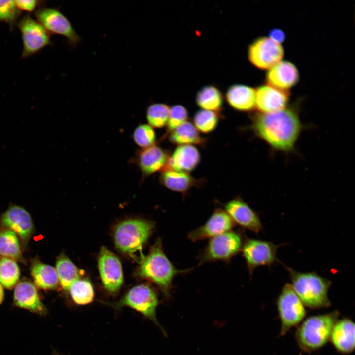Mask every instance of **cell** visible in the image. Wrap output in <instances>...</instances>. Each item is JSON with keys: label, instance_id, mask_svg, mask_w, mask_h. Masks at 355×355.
Returning a JSON list of instances; mask_svg holds the SVG:
<instances>
[{"label": "cell", "instance_id": "7402d4cb", "mask_svg": "<svg viewBox=\"0 0 355 355\" xmlns=\"http://www.w3.org/2000/svg\"><path fill=\"white\" fill-rule=\"evenodd\" d=\"M14 301L21 308L43 314L45 308L41 302L36 288L28 280L23 279L17 283L14 291Z\"/></svg>", "mask_w": 355, "mask_h": 355}, {"label": "cell", "instance_id": "d590c367", "mask_svg": "<svg viewBox=\"0 0 355 355\" xmlns=\"http://www.w3.org/2000/svg\"><path fill=\"white\" fill-rule=\"evenodd\" d=\"M188 113L185 107L176 105L170 108L167 126V133L174 130L187 121Z\"/></svg>", "mask_w": 355, "mask_h": 355}, {"label": "cell", "instance_id": "44dd1931", "mask_svg": "<svg viewBox=\"0 0 355 355\" xmlns=\"http://www.w3.org/2000/svg\"><path fill=\"white\" fill-rule=\"evenodd\" d=\"M200 154L194 145L178 146L170 155L166 170L187 172L194 170L200 162ZM164 171V170H163Z\"/></svg>", "mask_w": 355, "mask_h": 355}, {"label": "cell", "instance_id": "f35d334b", "mask_svg": "<svg viewBox=\"0 0 355 355\" xmlns=\"http://www.w3.org/2000/svg\"><path fill=\"white\" fill-rule=\"evenodd\" d=\"M4 298V291L2 285L0 283V304L2 303Z\"/></svg>", "mask_w": 355, "mask_h": 355}, {"label": "cell", "instance_id": "8992f818", "mask_svg": "<svg viewBox=\"0 0 355 355\" xmlns=\"http://www.w3.org/2000/svg\"><path fill=\"white\" fill-rule=\"evenodd\" d=\"M276 305L281 322L279 336H284L304 320L306 315V307L289 283L285 284L282 287Z\"/></svg>", "mask_w": 355, "mask_h": 355}, {"label": "cell", "instance_id": "ac0fdd59", "mask_svg": "<svg viewBox=\"0 0 355 355\" xmlns=\"http://www.w3.org/2000/svg\"><path fill=\"white\" fill-rule=\"evenodd\" d=\"M299 79L297 67L288 60H281L275 64L267 70L265 75L266 84L285 91L294 87Z\"/></svg>", "mask_w": 355, "mask_h": 355}, {"label": "cell", "instance_id": "4dcf8cb0", "mask_svg": "<svg viewBox=\"0 0 355 355\" xmlns=\"http://www.w3.org/2000/svg\"><path fill=\"white\" fill-rule=\"evenodd\" d=\"M169 111L170 107L166 104L157 103L150 105L146 113L148 124L153 128L165 127L168 123Z\"/></svg>", "mask_w": 355, "mask_h": 355}, {"label": "cell", "instance_id": "74e56055", "mask_svg": "<svg viewBox=\"0 0 355 355\" xmlns=\"http://www.w3.org/2000/svg\"><path fill=\"white\" fill-rule=\"evenodd\" d=\"M268 37L274 42L281 44L285 40L286 35L283 30L274 28L269 31Z\"/></svg>", "mask_w": 355, "mask_h": 355}, {"label": "cell", "instance_id": "4316f807", "mask_svg": "<svg viewBox=\"0 0 355 355\" xmlns=\"http://www.w3.org/2000/svg\"><path fill=\"white\" fill-rule=\"evenodd\" d=\"M197 105L203 110L219 114L223 108V97L220 91L213 85L202 87L196 96Z\"/></svg>", "mask_w": 355, "mask_h": 355}, {"label": "cell", "instance_id": "277c9868", "mask_svg": "<svg viewBox=\"0 0 355 355\" xmlns=\"http://www.w3.org/2000/svg\"><path fill=\"white\" fill-rule=\"evenodd\" d=\"M339 315V311L334 310L304 319L297 326L295 334L299 348L304 352L311 353L324 347L329 341Z\"/></svg>", "mask_w": 355, "mask_h": 355}, {"label": "cell", "instance_id": "83f0119b", "mask_svg": "<svg viewBox=\"0 0 355 355\" xmlns=\"http://www.w3.org/2000/svg\"><path fill=\"white\" fill-rule=\"evenodd\" d=\"M55 269L59 282L65 290H69L81 276L80 270L63 253L57 258Z\"/></svg>", "mask_w": 355, "mask_h": 355}, {"label": "cell", "instance_id": "3957f363", "mask_svg": "<svg viewBox=\"0 0 355 355\" xmlns=\"http://www.w3.org/2000/svg\"><path fill=\"white\" fill-rule=\"evenodd\" d=\"M291 281L294 292L304 306L310 309L330 307L328 290L332 282L315 272H301L284 266Z\"/></svg>", "mask_w": 355, "mask_h": 355}, {"label": "cell", "instance_id": "2e32d148", "mask_svg": "<svg viewBox=\"0 0 355 355\" xmlns=\"http://www.w3.org/2000/svg\"><path fill=\"white\" fill-rule=\"evenodd\" d=\"M235 225L224 210L217 208L204 225L188 233V238L192 242L211 239L232 230Z\"/></svg>", "mask_w": 355, "mask_h": 355}, {"label": "cell", "instance_id": "ba28073f", "mask_svg": "<svg viewBox=\"0 0 355 355\" xmlns=\"http://www.w3.org/2000/svg\"><path fill=\"white\" fill-rule=\"evenodd\" d=\"M34 15L50 34L65 37L70 48H75L81 41V37L71 22L58 8L41 7L36 10Z\"/></svg>", "mask_w": 355, "mask_h": 355}, {"label": "cell", "instance_id": "1f68e13d", "mask_svg": "<svg viewBox=\"0 0 355 355\" xmlns=\"http://www.w3.org/2000/svg\"><path fill=\"white\" fill-rule=\"evenodd\" d=\"M220 118L219 114L203 109L195 113L193 124L198 131L207 134L215 129Z\"/></svg>", "mask_w": 355, "mask_h": 355}, {"label": "cell", "instance_id": "5b68a950", "mask_svg": "<svg viewBox=\"0 0 355 355\" xmlns=\"http://www.w3.org/2000/svg\"><path fill=\"white\" fill-rule=\"evenodd\" d=\"M155 227L153 221L142 219H129L120 222L115 227L114 239L115 246L121 252L138 260L139 253L141 260L143 245L152 234Z\"/></svg>", "mask_w": 355, "mask_h": 355}, {"label": "cell", "instance_id": "d6a6232c", "mask_svg": "<svg viewBox=\"0 0 355 355\" xmlns=\"http://www.w3.org/2000/svg\"><path fill=\"white\" fill-rule=\"evenodd\" d=\"M73 300L79 305H85L91 302L94 293L91 283L86 280H78L69 289Z\"/></svg>", "mask_w": 355, "mask_h": 355}, {"label": "cell", "instance_id": "7a4b0ae2", "mask_svg": "<svg viewBox=\"0 0 355 355\" xmlns=\"http://www.w3.org/2000/svg\"><path fill=\"white\" fill-rule=\"evenodd\" d=\"M137 274L154 283L166 297L170 295L173 281L178 275L190 271L177 269L165 254L162 240L158 238L148 254L139 262Z\"/></svg>", "mask_w": 355, "mask_h": 355}, {"label": "cell", "instance_id": "30bf717a", "mask_svg": "<svg viewBox=\"0 0 355 355\" xmlns=\"http://www.w3.org/2000/svg\"><path fill=\"white\" fill-rule=\"evenodd\" d=\"M279 247L271 242L257 239L247 238L244 240L241 251L250 276L256 268L270 267L279 261L277 257Z\"/></svg>", "mask_w": 355, "mask_h": 355}, {"label": "cell", "instance_id": "5bb4252c", "mask_svg": "<svg viewBox=\"0 0 355 355\" xmlns=\"http://www.w3.org/2000/svg\"><path fill=\"white\" fill-rule=\"evenodd\" d=\"M1 223L18 236L23 248L27 245L34 231V225L30 213L25 209L11 204L2 214Z\"/></svg>", "mask_w": 355, "mask_h": 355}, {"label": "cell", "instance_id": "484cf974", "mask_svg": "<svg viewBox=\"0 0 355 355\" xmlns=\"http://www.w3.org/2000/svg\"><path fill=\"white\" fill-rule=\"evenodd\" d=\"M31 274L35 284L41 289H53L58 286L56 269L49 265L35 259L31 264Z\"/></svg>", "mask_w": 355, "mask_h": 355}, {"label": "cell", "instance_id": "4fadbf2b", "mask_svg": "<svg viewBox=\"0 0 355 355\" xmlns=\"http://www.w3.org/2000/svg\"><path fill=\"white\" fill-rule=\"evenodd\" d=\"M98 267L105 288L111 293L117 292L123 281L121 263L117 256L105 247L101 248L99 253Z\"/></svg>", "mask_w": 355, "mask_h": 355}, {"label": "cell", "instance_id": "e0dca14e", "mask_svg": "<svg viewBox=\"0 0 355 355\" xmlns=\"http://www.w3.org/2000/svg\"><path fill=\"white\" fill-rule=\"evenodd\" d=\"M290 99L289 91L281 90L267 84L255 89V108L260 113H271L287 107Z\"/></svg>", "mask_w": 355, "mask_h": 355}, {"label": "cell", "instance_id": "cb8c5ba5", "mask_svg": "<svg viewBox=\"0 0 355 355\" xmlns=\"http://www.w3.org/2000/svg\"><path fill=\"white\" fill-rule=\"evenodd\" d=\"M226 99L234 109L250 111L255 108V89L244 84H233L227 90Z\"/></svg>", "mask_w": 355, "mask_h": 355}, {"label": "cell", "instance_id": "e575fe53", "mask_svg": "<svg viewBox=\"0 0 355 355\" xmlns=\"http://www.w3.org/2000/svg\"><path fill=\"white\" fill-rule=\"evenodd\" d=\"M21 11L14 0H0V22L7 23L11 28L17 24Z\"/></svg>", "mask_w": 355, "mask_h": 355}, {"label": "cell", "instance_id": "9a60e30c", "mask_svg": "<svg viewBox=\"0 0 355 355\" xmlns=\"http://www.w3.org/2000/svg\"><path fill=\"white\" fill-rule=\"evenodd\" d=\"M224 207L235 224L255 233L263 230L258 213L241 197L230 200L225 203Z\"/></svg>", "mask_w": 355, "mask_h": 355}, {"label": "cell", "instance_id": "ffe728a7", "mask_svg": "<svg viewBox=\"0 0 355 355\" xmlns=\"http://www.w3.org/2000/svg\"><path fill=\"white\" fill-rule=\"evenodd\" d=\"M355 326L349 318L338 319L332 328L329 341L336 350L343 354H349L355 350Z\"/></svg>", "mask_w": 355, "mask_h": 355}, {"label": "cell", "instance_id": "d4e9b609", "mask_svg": "<svg viewBox=\"0 0 355 355\" xmlns=\"http://www.w3.org/2000/svg\"><path fill=\"white\" fill-rule=\"evenodd\" d=\"M168 133L170 142L178 146L196 145L203 147L207 143L206 139L202 137L194 124L188 121Z\"/></svg>", "mask_w": 355, "mask_h": 355}, {"label": "cell", "instance_id": "6da1fadb", "mask_svg": "<svg viewBox=\"0 0 355 355\" xmlns=\"http://www.w3.org/2000/svg\"><path fill=\"white\" fill-rule=\"evenodd\" d=\"M251 130L273 149L284 152L293 150L302 129L295 106L271 113H254Z\"/></svg>", "mask_w": 355, "mask_h": 355}, {"label": "cell", "instance_id": "f546056e", "mask_svg": "<svg viewBox=\"0 0 355 355\" xmlns=\"http://www.w3.org/2000/svg\"><path fill=\"white\" fill-rule=\"evenodd\" d=\"M20 268L13 259L0 256V283L7 289L12 288L17 284Z\"/></svg>", "mask_w": 355, "mask_h": 355}, {"label": "cell", "instance_id": "d6986e66", "mask_svg": "<svg viewBox=\"0 0 355 355\" xmlns=\"http://www.w3.org/2000/svg\"><path fill=\"white\" fill-rule=\"evenodd\" d=\"M169 152L155 144L142 149L137 152L135 158L143 177H146L158 172L164 170L168 164Z\"/></svg>", "mask_w": 355, "mask_h": 355}, {"label": "cell", "instance_id": "f1b7e54d", "mask_svg": "<svg viewBox=\"0 0 355 355\" xmlns=\"http://www.w3.org/2000/svg\"><path fill=\"white\" fill-rule=\"evenodd\" d=\"M0 256L14 260H23L18 236L11 230L6 229L0 232Z\"/></svg>", "mask_w": 355, "mask_h": 355}, {"label": "cell", "instance_id": "603a6c76", "mask_svg": "<svg viewBox=\"0 0 355 355\" xmlns=\"http://www.w3.org/2000/svg\"><path fill=\"white\" fill-rule=\"evenodd\" d=\"M159 180L167 189L183 194L193 187L200 186L205 181L202 179H196L187 172L173 170L161 171Z\"/></svg>", "mask_w": 355, "mask_h": 355}, {"label": "cell", "instance_id": "8fae6325", "mask_svg": "<svg viewBox=\"0 0 355 355\" xmlns=\"http://www.w3.org/2000/svg\"><path fill=\"white\" fill-rule=\"evenodd\" d=\"M158 299L155 292L146 284L131 288L118 302L113 304L116 308L130 307L142 314L159 326L156 317Z\"/></svg>", "mask_w": 355, "mask_h": 355}, {"label": "cell", "instance_id": "52a82bcc", "mask_svg": "<svg viewBox=\"0 0 355 355\" xmlns=\"http://www.w3.org/2000/svg\"><path fill=\"white\" fill-rule=\"evenodd\" d=\"M244 241L240 232L232 230L211 238L199 257V265L217 261L229 262L241 251Z\"/></svg>", "mask_w": 355, "mask_h": 355}, {"label": "cell", "instance_id": "7c38bea8", "mask_svg": "<svg viewBox=\"0 0 355 355\" xmlns=\"http://www.w3.org/2000/svg\"><path fill=\"white\" fill-rule=\"evenodd\" d=\"M284 50L281 44L272 40L267 36L256 38L249 45L248 56L249 62L260 70H268L282 60Z\"/></svg>", "mask_w": 355, "mask_h": 355}, {"label": "cell", "instance_id": "8d00e7d4", "mask_svg": "<svg viewBox=\"0 0 355 355\" xmlns=\"http://www.w3.org/2000/svg\"><path fill=\"white\" fill-rule=\"evenodd\" d=\"M18 8L22 12H27L36 11V8L42 7L43 1L38 0H14Z\"/></svg>", "mask_w": 355, "mask_h": 355}, {"label": "cell", "instance_id": "9c48e42d", "mask_svg": "<svg viewBox=\"0 0 355 355\" xmlns=\"http://www.w3.org/2000/svg\"><path fill=\"white\" fill-rule=\"evenodd\" d=\"M16 25L20 31L23 44L21 58L32 56L51 44L50 34L30 15H25Z\"/></svg>", "mask_w": 355, "mask_h": 355}, {"label": "cell", "instance_id": "836d02e7", "mask_svg": "<svg viewBox=\"0 0 355 355\" xmlns=\"http://www.w3.org/2000/svg\"><path fill=\"white\" fill-rule=\"evenodd\" d=\"M133 139L135 143L142 149L156 144L155 131L149 124H142L138 125L133 132Z\"/></svg>", "mask_w": 355, "mask_h": 355}]
</instances>
